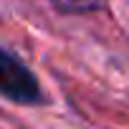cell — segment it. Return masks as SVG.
Listing matches in <instances>:
<instances>
[{"instance_id": "1", "label": "cell", "mask_w": 129, "mask_h": 129, "mask_svg": "<svg viewBox=\"0 0 129 129\" xmlns=\"http://www.w3.org/2000/svg\"><path fill=\"white\" fill-rule=\"evenodd\" d=\"M0 94L18 104H38L43 99L36 76L8 51H0Z\"/></svg>"}, {"instance_id": "2", "label": "cell", "mask_w": 129, "mask_h": 129, "mask_svg": "<svg viewBox=\"0 0 129 129\" xmlns=\"http://www.w3.org/2000/svg\"><path fill=\"white\" fill-rule=\"evenodd\" d=\"M104 0H53V5L63 13H89L101 8Z\"/></svg>"}]
</instances>
